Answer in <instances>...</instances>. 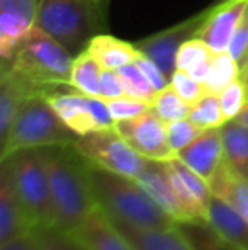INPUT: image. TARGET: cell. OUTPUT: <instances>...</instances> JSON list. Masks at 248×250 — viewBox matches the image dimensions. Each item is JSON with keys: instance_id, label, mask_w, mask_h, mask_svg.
<instances>
[{"instance_id": "6da1fadb", "label": "cell", "mask_w": 248, "mask_h": 250, "mask_svg": "<svg viewBox=\"0 0 248 250\" xmlns=\"http://www.w3.org/2000/svg\"><path fill=\"white\" fill-rule=\"evenodd\" d=\"M89 167L90 162L75 145L48 146L55 227L60 230L72 231L99 206L90 188Z\"/></svg>"}, {"instance_id": "7a4b0ae2", "label": "cell", "mask_w": 248, "mask_h": 250, "mask_svg": "<svg viewBox=\"0 0 248 250\" xmlns=\"http://www.w3.org/2000/svg\"><path fill=\"white\" fill-rule=\"evenodd\" d=\"M90 188L107 214L139 228H172L177 221L153 201L136 179L114 174L90 164Z\"/></svg>"}, {"instance_id": "3957f363", "label": "cell", "mask_w": 248, "mask_h": 250, "mask_svg": "<svg viewBox=\"0 0 248 250\" xmlns=\"http://www.w3.org/2000/svg\"><path fill=\"white\" fill-rule=\"evenodd\" d=\"M73 60V55L61 43L34 26L12 58L2 65L19 73L46 96L60 87H72Z\"/></svg>"}, {"instance_id": "277c9868", "label": "cell", "mask_w": 248, "mask_h": 250, "mask_svg": "<svg viewBox=\"0 0 248 250\" xmlns=\"http://www.w3.org/2000/svg\"><path fill=\"white\" fill-rule=\"evenodd\" d=\"M106 3L107 0H41L36 26L76 56L104 26Z\"/></svg>"}, {"instance_id": "5b68a950", "label": "cell", "mask_w": 248, "mask_h": 250, "mask_svg": "<svg viewBox=\"0 0 248 250\" xmlns=\"http://www.w3.org/2000/svg\"><path fill=\"white\" fill-rule=\"evenodd\" d=\"M78 135L63 123L44 94L24 102L16 116L5 142L0 145V160L19 150L73 145Z\"/></svg>"}, {"instance_id": "8992f818", "label": "cell", "mask_w": 248, "mask_h": 250, "mask_svg": "<svg viewBox=\"0 0 248 250\" xmlns=\"http://www.w3.org/2000/svg\"><path fill=\"white\" fill-rule=\"evenodd\" d=\"M0 162L9 164L17 194L33 220L34 228L55 227L48 172V146L19 150Z\"/></svg>"}, {"instance_id": "52a82bcc", "label": "cell", "mask_w": 248, "mask_h": 250, "mask_svg": "<svg viewBox=\"0 0 248 250\" xmlns=\"http://www.w3.org/2000/svg\"><path fill=\"white\" fill-rule=\"evenodd\" d=\"M73 145L92 165L131 179L138 177L148 165V158L138 153L114 128L78 136Z\"/></svg>"}, {"instance_id": "ba28073f", "label": "cell", "mask_w": 248, "mask_h": 250, "mask_svg": "<svg viewBox=\"0 0 248 250\" xmlns=\"http://www.w3.org/2000/svg\"><path fill=\"white\" fill-rule=\"evenodd\" d=\"M46 97L63 123L75 135L83 136L114 128L116 121L111 116L107 101L102 97H89L73 87L66 92H58V89L51 90Z\"/></svg>"}, {"instance_id": "9c48e42d", "label": "cell", "mask_w": 248, "mask_h": 250, "mask_svg": "<svg viewBox=\"0 0 248 250\" xmlns=\"http://www.w3.org/2000/svg\"><path fill=\"white\" fill-rule=\"evenodd\" d=\"M114 129L148 160L167 162L175 157L167 140V125L152 107L136 118L116 121Z\"/></svg>"}, {"instance_id": "30bf717a", "label": "cell", "mask_w": 248, "mask_h": 250, "mask_svg": "<svg viewBox=\"0 0 248 250\" xmlns=\"http://www.w3.org/2000/svg\"><path fill=\"white\" fill-rule=\"evenodd\" d=\"M209 12H211V7L206 9L204 12H199V14H195V16L182 21V22L169 27V29L152 34V36L145 38V40H139L138 43H136V48H138L143 55L148 56L150 60H153V62L163 70V73L170 79L172 73L177 70L175 60H177V53H179L180 46H182L186 41L195 38V34L199 33L202 24L208 19Z\"/></svg>"}, {"instance_id": "8fae6325", "label": "cell", "mask_w": 248, "mask_h": 250, "mask_svg": "<svg viewBox=\"0 0 248 250\" xmlns=\"http://www.w3.org/2000/svg\"><path fill=\"white\" fill-rule=\"evenodd\" d=\"M41 0H0V56L9 62L36 26Z\"/></svg>"}, {"instance_id": "7c38bea8", "label": "cell", "mask_w": 248, "mask_h": 250, "mask_svg": "<svg viewBox=\"0 0 248 250\" xmlns=\"http://www.w3.org/2000/svg\"><path fill=\"white\" fill-rule=\"evenodd\" d=\"M33 230L34 223L17 194L9 164L2 162V167H0V244L10 242Z\"/></svg>"}, {"instance_id": "4fadbf2b", "label": "cell", "mask_w": 248, "mask_h": 250, "mask_svg": "<svg viewBox=\"0 0 248 250\" xmlns=\"http://www.w3.org/2000/svg\"><path fill=\"white\" fill-rule=\"evenodd\" d=\"M247 7L248 0H229V2L214 3L195 38L209 44L216 53L228 51L229 43L242 22Z\"/></svg>"}, {"instance_id": "5bb4252c", "label": "cell", "mask_w": 248, "mask_h": 250, "mask_svg": "<svg viewBox=\"0 0 248 250\" xmlns=\"http://www.w3.org/2000/svg\"><path fill=\"white\" fill-rule=\"evenodd\" d=\"M175 157L204 181H209L223 164L221 128L204 129L191 145L177 151Z\"/></svg>"}, {"instance_id": "9a60e30c", "label": "cell", "mask_w": 248, "mask_h": 250, "mask_svg": "<svg viewBox=\"0 0 248 250\" xmlns=\"http://www.w3.org/2000/svg\"><path fill=\"white\" fill-rule=\"evenodd\" d=\"M43 94L38 87L27 82L24 77L2 65L0 73V145L5 142L16 116L19 114L24 102L33 96Z\"/></svg>"}, {"instance_id": "2e32d148", "label": "cell", "mask_w": 248, "mask_h": 250, "mask_svg": "<svg viewBox=\"0 0 248 250\" xmlns=\"http://www.w3.org/2000/svg\"><path fill=\"white\" fill-rule=\"evenodd\" d=\"M106 213V211H104ZM107 214V213H106ZM114 227L134 247V250H194L179 227L172 228H139L107 214Z\"/></svg>"}, {"instance_id": "e0dca14e", "label": "cell", "mask_w": 248, "mask_h": 250, "mask_svg": "<svg viewBox=\"0 0 248 250\" xmlns=\"http://www.w3.org/2000/svg\"><path fill=\"white\" fill-rule=\"evenodd\" d=\"M70 233L75 235L89 250H134L100 206Z\"/></svg>"}, {"instance_id": "ac0fdd59", "label": "cell", "mask_w": 248, "mask_h": 250, "mask_svg": "<svg viewBox=\"0 0 248 250\" xmlns=\"http://www.w3.org/2000/svg\"><path fill=\"white\" fill-rule=\"evenodd\" d=\"M136 182H138V184L152 196L153 201H155L163 211H167L177 223H182L184 221L182 208H180L175 192H173L165 162L148 160V165H146L145 170L136 177Z\"/></svg>"}, {"instance_id": "d6986e66", "label": "cell", "mask_w": 248, "mask_h": 250, "mask_svg": "<svg viewBox=\"0 0 248 250\" xmlns=\"http://www.w3.org/2000/svg\"><path fill=\"white\" fill-rule=\"evenodd\" d=\"M206 221L226 240L248 250V220L228 201L212 194L206 209Z\"/></svg>"}, {"instance_id": "ffe728a7", "label": "cell", "mask_w": 248, "mask_h": 250, "mask_svg": "<svg viewBox=\"0 0 248 250\" xmlns=\"http://www.w3.org/2000/svg\"><path fill=\"white\" fill-rule=\"evenodd\" d=\"M87 51L97 60L104 70H119L121 66L134 63L139 50L136 44L121 41L109 34H97L90 40Z\"/></svg>"}, {"instance_id": "44dd1931", "label": "cell", "mask_w": 248, "mask_h": 250, "mask_svg": "<svg viewBox=\"0 0 248 250\" xmlns=\"http://www.w3.org/2000/svg\"><path fill=\"white\" fill-rule=\"evenodd\" d=\"M221 135L225 165L248 181V128L231 119L221 126Z\"/></svg>"}, {"instance_id": "7402d4cb", "label": "cell", "mask_w": 248, "mask_h": 250, "mask_svg": "<svg viewBox=\"0 0 248 250\" xmlns=\"http://www.w3.org/2000/svg\"><path fill=\"white\" fill-rule=\"evenodd\" d=\"M211 192L218 198L228 201L229 204L236 208L240 213L248 220V181L242 179L231 172L225 165V162L221 164V167L216 170V174L208 181Z\"/></svg>"}, {"instance_id": "603a6c76", "label": "cell", "mask_w": 248, "mask_h": 250, "mask_svg": "<svg viewBox=\"0 0 248 250\" xmlns=\"http://www.w3.org/2000/svg\"><path fill=\"white\" fill-rule=\"evenodd\" d=\"M216 53L209 44H206L199 38H192V40L186 41L180 46L179 53H177L175 65L179 70L191 73L195 80H199L201 83L206 82L209 75L211 65L216 58Z\"/></svg>"}, {"instance_id": "cb8c5ba5", "label": "cell", "mask_w": 248, "mask_h": 250, "mask_svg": "<svg viewBox=\"0 0 248 250\" xmlns=\"http://www.w3.org/2000/svg\"><path fill=\"white\" fill-rule=\"evenodd\" d=\"M100 75L102 66L89 51L75 56L72 66V87L89 97H100Z\"/></svg>"}, {"instance_id": "d4e9b609", "label": "cell", "mask_w": 248, "mask_h": 250, "mask_svg": "<svg viewBox=\"0 0 248 250\" xmlns=\"http://www.w3.org/2000/svg\"><path fill=\"white\" fill-rule=\"evenodd\" d=\"M177 227L194 250H242L221 237L208 221H184L177 223Z\"/></svg>"}, {"instance_id": "484cf974", "label": "cell", "mask_w": 248, "mask_h": 250, "mask_svg": "<svg viewBox=\"0 0 248 250\" xmlns=\"http://www.w3.org/2000/svg\"><path fill=\"white\" fill-rule=\"evenodd\" d=\"M238 79H240V63L228 51H225L216 55L204 85L208 89V92L219 94L223 89L231 85Z\"/></svg>"}, {"instance_id": "4316f807", "label": "cell", "mask_w": 248, "mask_h": 250, "mask_svg": "<svg viewBox=\"0 0 248 250\" xmlns=\"http://www.w3.org/2000/svg\"><path fill=\"white\" fill-rule=\"evenodd\" d=\"M189 119L195 123L199 128L209 129V128H221L226 123L225 112L221 107L219 96L214 92H206L199 101L191 104V112Z\"/></svg>"}, {"instance_id": "83f0119b", "label": "cell", "mask_w": 248, "mask_h": 250, "mask_svg": "<svg viewBox=\"0 0 248 250\" xmlns=\"http://www.w3.org/2000/svg\"><path fill=\"white\" fill-rule=\"evenodd\" d=\"M150 107L158 114V118L163 123L189 118V112H191V104L173 89L172 83H169L165 89L156 92Z\"/></svg>"}, {"instance_id": "f1b7e54d", "label": "cell", "mask_w": 248, "mask_h": 250, "mask_svg": "<svg viewBox=\"0 0 248 250\" xmlns=\"http://www.w3.org/2000/svg\"><path fill=\"white\" fill-rule=\"evenodd\" d=\"M117 73H119V79L123 82L126 96L134 97V99H139L143 102H148L152 105V102L155 99L158 90L152 85L148 77L141 72V68L136 63H129V65L121 66L117 70Z\"/></svg>"}, {"instance_id": "f546056e", "label": "cell", "mask_w": 248, "mask_h": 250, "mask_svg": "<svg viewBox=\"0 0 248 250\" xmlns=\"http://www.w3.org/2000/svg\"><path fill=\"white\" fill-rule=\"evenodd\" d=\"M33 233L39 250H89L75 235L57 227H36Z\"/></svg>"}, {"instance_id": "4dcf8cb0", "label": "cell", "mask_w": 248, "mask_h": 250, "mask_svg": "<svg viewBox=\"0 0 248 250\" xmlns=\"http://www.w3.org/2000/svg\"><path fill=\"white\" fill-rule=\"evenodd\" d=\"M165 125H167V140H169L170 148H172V151L175 155H177V151H180L182 148H186L187 145H191V143L204 131V129L199 128V126L189 118L170 121V123H165Z\"/></svg>"}, {"instance_id": "1f68e13d", "label": "cell", "mask_w": 248, "mask_h": 250, "mask_svg": "<svg viewBox=\"0 0 248 250\" xmlns=\"http://www.w3.org/2000/svg\"><path fill=\"white\" fill-rule=\"evenodd\" d=\"M219 101H221V107L225 112L226 121H231L240 114V111L243 109L247 102V87L242 80H236L231 85H228L226 89H223L218 94Z\"/></svg>"}, {"instance_id": "d6a6232c", "label": "cell", "mask_w": 248, "mask_h": 250, "mask_svg": "<svg viewBox=\"0 0 248 250\" xmlns=\"http://www.w3.org/2000/svg\"><path fill=\"white\" fill-rule=\"evenodd\" d=\"M170 83H172L173 89H175L177 92L189 102V104H194L195 101H199L206 92H208L204 83L195 80L191 73L184 72V70H179V68L172 73Z\"/></svg>"}, {"instance_id": "836d02e7", "label": "cell", "mask_w": 248, "mask_h": 250, "mask_svg": "<svg viewBox=\"0 0 248 250\" xmlns=\"http://www.w3.org/2000/svg\"><path fill=\"white\" fill-rule=\"evenodd\" d=\"M107 105H109L111 116H113L114 121H123V119L136 118V116L143 114V112L150 109L148 102H143V101L134 99V97H129V96L109 99L107 101Z\"/></svg>"}, {"instance_id": "e575fe53", "label": "cell", "mask_w": 248, "mask_h": 250, "mask_svg": "<svg viewBox=\"0 0 248 250\" xmlns=\"http://www.w3.org/2000/svg\"><path fill=\"white\" fill-rule=\"evenodd\" d=\"M134 63L141 68V72L148 77V80L152 82V85L155 87L156 90L165 89V87L170 83V79L163 73V70L160 68L153 60H150L146 55H143L141 51H139L138 58L134 60Z\"/></svg>"}, {"instance_id": "d590c367", "label": "cell", "mask_w": 248, "mask_h": 250, "mask_svg": "<svg viewBox=\"0 0 248 250\" xmlns=\"http://www.w3.org/2000/svg\"><path fill=\"white\" fill-rule=\"evenodd\" d=\"M126 96L123 82L119 79L117 70H104L100 75V97L106 101L116 99V97Z\"/></svg>"}, {"instance_id": "8d00e7d4", "label": "cell", "mask_w": 248, "mask_h": 250, "mask_svg": "<svg viewBox=\"0 0 248 250\" xmlns=\"http://www.w3.org/2000/svg\"><path fill=\"white\" fill-rule=\"evenodd\" d=\"M0 250H39V249H38V242L34 233L29 231V233L20 235V237L14 238L10 242L0 244Z\"/></svg>"}, {"instance_id": "74e56055", "label": "cell", "mask_w": 248, "mask_h": 250, "mask_svg": "<svg viewBox=\"0 0 248 250\" xmlns=\"http://www.w3.org/2000/svg\"><path fill=\"white\" fill-rule=\"evenodd\" d=\"M235 121L240 123V125H243V126H247V128H248V101L245 102V105H243L242 111H240V114L235 118Z\"/></svg>"}, {"instance_id": "f35d334b", "label": "cell", "mask_w": 248, "mask_h": 250, "mask_svg": "<svg viewBox=\"0 0 248 250\" xmlns=\"http://www.w3.org/2000/svg\"><path fill=\"white\" fill-rule=\"evenodd\" d=\"M240 80L245 83V87H248V56L245 58V62L240 65Z\"/></svg>"}, {"instance_id": "ab89813d", "label": "cell", "mask_w": 248, "mask_h": 250, "mask_svg": "<svg viewBox=\"0 0 248 250\" xmlns=\"http://www.w3.org/2000/svg\"><path fill=\"white\" fill-rule=\"evenodd\" d=\"M223 2H229V0H216L214 3H223Z\"/></svg>"}, {"instance_id": "60d3db41", "label": "cell", "mask_w": 248, "mask_h": 250, "mask_svg": "<svg viewBox=\"0 0 248 250\" xmlns=\"http://www.w3.org/2000/svg\"><path fill=\"white\" fill-rule=\"evenodd\" d=\"M247 101H248V87H247Z\"/></svg>"}, {"instance_id": "b9f144b4", "label": "cell", "mask_w": 248, "mask_h": 250, "mask_svg": "<svg viewBox=\"0 0 248 250\" xmlns=\"http://www.w3.org/2000/svg\"><path fill=\"white\" fill-rule=\"evenodd\" d=\"M247 56H248V55H247Z\"/></svg>"}]
</instances>
